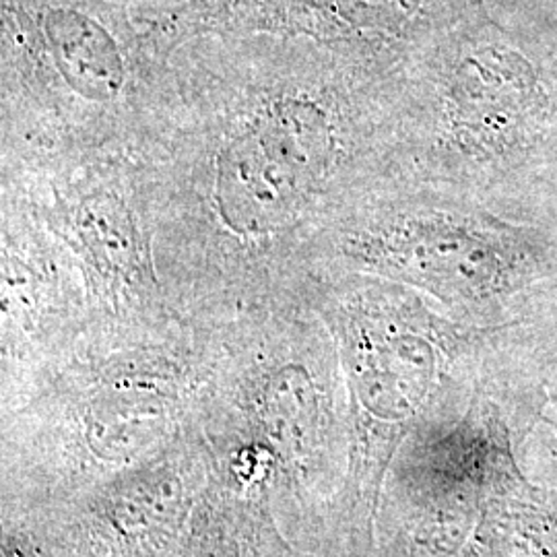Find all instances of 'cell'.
<instances>
[{
	"mask_svg": "<svg viewBox=\"0 0 557 557\" xmlns=\"http://www.w3.org/2000/svg\"><path fill=\"white\" fill-rule=\"evenodd\" d=\"M4 48L77 108H124L139 89V41L94 0H2Z\"/></svg>",
	"mask_w": 557,
	"mask_h": 557,
	"instance_id": "7",
	"label": "cell"
},
{
	"mask_svg": "<svg viewBox=\"0 0 557 557\" xmlns=\"http://www.w3.org/2000/svg\"><path fill=\"white\" fill-rule=\"evenodd\" d=\"M199 428L75 498L17 512L54 557H172L211 471Z\"/></svg>",
	"mask_w": 557,
	"mask_h": 557,
	"instance_id": "6",
	"label": "cell"
},
{
	"mask_svg": "<svg viewBox=\"0 0 557 557\" xmlns=\"http://www.w3.org/2000/svg\"><path fill=\"white\" fill-rule=\"evenodd\" d=\"M2 520V543L0 552L2 557H54L46 547L36 529L25 518L0 512Z\"/></svg>",
	"mask_w": 557,
	"mask_h": 557,
	"instance_id": "11",
	"label": "cell"
},
{
	"mask_svg": "<svg viewBox=\"0 0 557 557\" xmlns=\"http://www.w3.org/2000/svg\"><path fill=\"white\" fill-rule=\"evenodd\" d=\"M343 126L333 101L281 89L232 120L207 163L209 215L225 238L271 242L306 218L337 174Z\"/></svg>",
	"mask_w": 557,
	"mask_h": 557,
	"instance_id": "5",
	"label": "cell"
},
{
	"mask_svg": "<svg viewBox=\"0 0 557 557\" xmlns=\"http://www.w3.org/2000/svg\"><path fill=\"white\" fill-rule=\"evenodd\" d=\"M172 557H319L299 549L278 522L273 499L211 471Z\"/></svg>",
	"mask_w": 557,
	"mask_h": 557,
	"instance_id": "10",
	"label": "cell"
},
{
	"mask_svg": "<svg viewBox=\"0 0 557 557\" xmlns=\"http://www.w3.org/2000/svg\"><path fill=\"white\" fill-rule=\"evenodd\" d=\"M314 306L335 338L349 397L341 554L359 557L372 533L382 467L405 423L430 400L448 335L416 296L380 281L349 285Z\"/></svg>",
	"mask_w": 557,
	"mask_h": 557,
	"instance_id": "3",
	"label": "cell"
},
{
	"mask_svg": "<svg viewBox=\"0 0 557 557\" xmlns=\"http://www.w3.org/2000/svg\"><path fill=\"white\" fill-rule=\"evenodd\" d=\"M552 112L535 64L502 41L462 44L438 81V133L469 165H510L537 145Z\"/></svg>",
	"mask_w": 557,
	"mask_h": 557,
	"instance_id": "8",
	"label": "cell"
},
{
	"mask_svg": "<svg viewBox=\"0 0 557 557\" xmlns=\"http://www.w3.org/2000/svg\"><path fill=\"white\" fill-rule=\"evenodd\" d=\"M211 374L205 324L89 329L2 395V510L75 498L199 428Z\"/></svg>",
	"mask_w": 557,
	"mask_h": 557,
	"instance_id": "1",
	"label": "cell"
},
{
	"mask_svg": "<svg viewBox=\"0 0 557 557\" xmlns=\"http://www.w3.org/2000/svg\"><path fill=\"white\" fill-rule=\"evenodd\" d=\"M239 310L209 324L200 434L242 478L269 487L299 549L343 557L351 418L335 338L292 301Z\"/></svg>",
	"mask_w": 557,
	"mask_h": 557,
	"instance_id": "2",
	"label": "cell"
},
{
	"mask_svg": "<svg viewBox=\"0 0 557 557\" xmlns=\"http://www.w3.org/2000/svg\"><path fill=\"white\" fill-rule=\"evenodd\" d=\"M341 250L359 273L455 304L496 298L557 277V236L471 205L384 207L354 223Z\"/></svg>",
	"mask_w": 557,
	"mask_h": 557,
	"instance_id": "4",
	"label": "cell"
},
{
	"mask_svg": "<svg viewBox=\"0 0 557 557\" xmlns=\"http://www.w3.org/2000/svg\"><path fill=\"white\" fill-rule=\"evenodd\" d=\"M438 0H190L160 25L163 40L209 34L386 46L413 36Z\"/></svg>",
	"mask_w": 557,
	"mask_h": 557,
	"instance_id": "9",
	"label": "cell"
}]
</instances>
